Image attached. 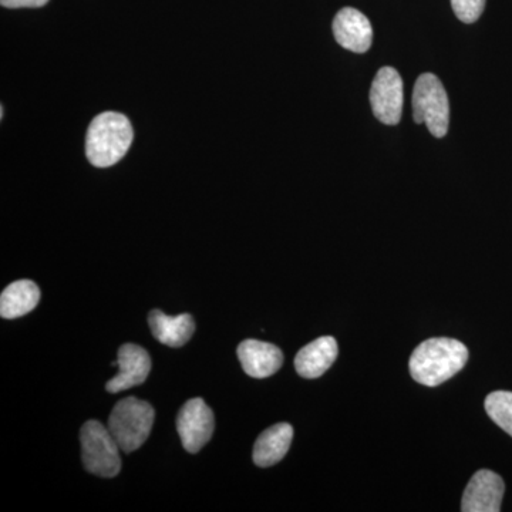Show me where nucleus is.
Returning a JSON list of instances; mask_svg holds the SVG:
<instances>
[{
  "mask_svg": "<svg viewBox=\"0 0 512 512\" xmlns=\"http://www.w3.org/2000/svg\"><path fill=\"white\" fill-rule=\"evenodd\" d=\"M83 466L94 476L116 477L121 470L120 446L111 436L109 427L100 421L90 420L84 423L82 433Z\"/></svg>",
  "mask_w": 512,
  "mask_h": 512,
  "instance_id": "39448f33",
  "label": "nucleus"
},
{
  "mask_svg": "<svg viewBox=\"0 0 512 512\" xmlns=\"http://www.w3.org/2000/svg\"><path fill=\"white\" fill-rule=\"evenodd\" d=\"M484 406L490 419L512 437V393L504 390L490 393Z\"/></svg>",
  "mask_w": 512,
  "mask_h": 512,
  "instance_id": "dca6fc26",
  "label": "nucleus"
},
{
  "mask_svg": "<svg viewBox=\"0 0 512 512\" xmlns=\"http://www.w3.org/2000/svg\"><path fill=\"white\" fill-rule=\"evenodd\" d=\"M468 360L463 343L450 338L426 340L414 349L410 357V373L417 383L436 387L457 375Z\"/></svg>",
  "mask_w": 512,
  "mask_h": 512,
  "instance_id": "f257e3e1",
  "label": "nucleus"
},
{
  "mask_svg": "<svg viewBox=\"0 0 512 512\" xmlns=\"http://www.w3.org/2000/svg\"><path fill=\"white\" fill-rule=\"evenodd\" d=\"M237 353L242 369L255 379H266L275 375L284 363L281 349L261 340H245L238 346Z\"/></svg>",
  "mask_w": 512,
  "mask_h": 512,
  "instance_id": "9b49d317",
  "label": "nucleus"
},
{
  "mask_svg": "<svg viewBox=\"0 0 512 512\" xmlns=\"http://www.w3.org/2000/svg\"><path fill=\"white\" fill-rule=\"evenodd\" d=\"M40 302V289L29 279L10 284L0 296V316L16 319L28 315Z\"/></svg>",
  "mask_w": 512,
  "mask_h": 512,
  "instance_id": "2eb2a0df",
  "label": "nucleus"
},
{
  "mask_svg": "<svg viewBox=\"0 0 512 512\" xmlns=\"http://www.w3.org/2000/svg\"><path fill=\"white\" fill-rule=\"evenodd\" d=\"M154 417L153 406L136 397H127L116 404L110 414L109 430L121 451L133 453L146 443Z\"/></svg>",
  "mask_w": 512,
  "mask_h": 512,
  "instance_id": "7ed1b4c3",
  "label": "nucleus"
},
{
  "mask_svg": "<svg viewBox=\"0 0 512 512\" xmlns=\"http://www.w3.org/2000/svg\"><path fill=\"white\" fill-rule=\"evenodd\" d=\"M117 362H119V373L106 384L109 393H120L131 387L140 386L150 375V355L141 346L131 345V343L121 346Z\"/></svg>",
  "mask_w": 512,
  "mask_h": 512,
  "instance_id": "1a4fd4ad",
  "label": "nucleus"
},
{
  "mask_svg": "<svg viewBox=\"0 0 512 512\" xmlns=\"http://www.w3.org/2000/svg\"><path fill=\"white\" fill-rule=\"evenodd\" d=\"M336 42L353 53H366L372 47L373 29L370 20L353 8H343L333 20Z\"/></svg>",
  "mask_w": 512,
  "mask_h": 512,
  "instance_id": "9d476101",
  "label": "nucleus"
},
{
  "mask_svg": "<svg viewBox=\"0 0 512 512\" xmlns=\"http://www.w3.org/2000/svg\"><path fill=\"white\" fill-rule=\"evenodd\" d=\"M293 439V427L279 423L266 429L258 437L254 446V463L258 467H271L278 464L288 453Z\"/></svg>",
  "mask_w": 512,
  "mask_h": 512,
  "instance_id": "4468645a",
  "label": "nucleus"
},
{
  "mask_svg": "<svg viewBox=\"0 0 512 512\" xmlns=\"http://www.w3.org/2000/svg\"><path fill=\"white\" fill-rule=\"evenodd\" d=\"M148 323L154 338L170 348H181L187 345L195 332V322L190 313L168 316L156 309L150 312Z\"/></svg>",
  "mask_w": 512,
  "mask_h": 512,
  "instance_id": "ddd939ff",
  "label": "nucleus"
},
{
  "mask_svg": "<svg viewBox=\"0 0 512 512\" xmlns=\"http://www.w3.org/2000/svg\"><path fill=\"white\" fill-rule=\"evenodd\" d=\"M412 103L413 119L417 124H426L436 138L446 136L450 124V103L439 77L431 73L421 74L414 84Z\"/></svg>",
  "mask_w": 512,
  "mask_h": 512,
  "instance_id": "20e7f679",
  "label": "nucleus"
},
{
  "mask_svg": "<svg viewBox=\"0 0 512 512\" xmlns=\"http://www.w3.org/2000/svg\"><path fill=\"white\" fill-rule=\"evenodd\" d=\"M451 5L457 18L470 25L483 15L485 0H451Z\"/></svg>",
  "mask_w": 512,
  "mask_h": 512,
  "instance_id": "f3484780",
  "label": "nucleus"
},
{
  "mask_svg": "<svg viewBox=\"0 0 512 512\" xmlns=\"http://www.w3.org/2000/svg\"><path fill=\"white\" fill-rule=\"evenodd\" d=\"M505 484L503 478L490 470L474 474L464 491L461 511L498 512L503 503Z\"/></svg>",
  "mask_w": 512,
  "mask_h": 512,
  "instance_id": "6e6552de",
  "label": "nucleus"
},
{
  "mask_svg": "<svg viewBox=\"0 0 512 512\" xmlns=\"http://www.w3.org/2000/svg\"><path fill=\"white\" fill-rule=\"evenodd\" d=\"M403 80L393 67H382L370 89V104L380 123L396 126L403 113Z\"/></svg>",
  "mask_w": 512,
  "mask_h": 512,
  "instance_id": "423d86ee",
  "label": "nucleus"
},
{
  "mask_svg": "<svg viewBox=\"0 0 512 512\" xmlns=\"http://www.w3.org/2000/svg\"><path fill=\"white\" fill-rule=\"evenodd\" d=\"M214 427V413L200 397L188 400L178 413L177 430L188 453H198L211 440Z\"/></svg>",
  "mask_w": 512,
  "mask_h": 512,
  "instance_id": "0eeeda50",
  "label": "nucleus"
},
{
  "mask_svg": "<svg viewBox=\"0 0 512 512\" xmlns=\"http://www.w3.org/2000/svg\"><path fill=\"white\" fill-rule=\"evenodd\" d=\"M338 342L332 336H322L299 350L295 357V369L305 379H318L338 359Z\"/></svg>",
  "mask_w": 512,
  "mask_h": 512,
  "instance_id": "f8f14e48",
  "label": "nucleus"
},
{
  "mask_svg": "<svg viewBox=\"0 0 512 512\" xmlns=\"http://www.w3.org/2000/svg\"><path fill=\"white\" fill-rule=\"evenodd\" d=\"M133 137V127L124 114L101 113L87 130L86 156L94 167H111L126 156Z\"/></svg>",
  "mask_w": 512,
  "mask_h": 512,
  "instance_id": "f03ea898",
  "label": "nucleus"
},
{
  "mask_svg": "<svg viewBox=\"0 0 512 512\" xmlns=\"http://www.w3.org/2000/svg\"><path fill=\"white\" fill-rule=\"evenodd\" d=\"M49 0H0V5L8 9L42 8Z\"/></svg>",
  "mask_w": 512,
  "mask_h": 512,
  "instance_id": "a211bd4d",
  "label": "nucleus"
}]
</instances>
